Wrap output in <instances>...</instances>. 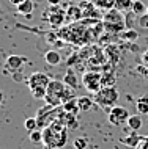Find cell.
<instances>
[{
	"label": "cell",
	"instance_id": "6da1fadb",
	"mask_svg": "<svg viewBox=\"0 0 148 149\" xmlns=\"http://www.w3.org/2000/svg\"><path fill=\"white\" fill-rule=\"evenodd\" d=\"M66 138H68L66 126L60 121H55L51 126L43 129V146L52 149H62L66 144Z\"/></svg>",
	"mask_w": 148,
	"mask_h": 149
},
{
	"label": "cell",
	"instance_id": "7a4b0ae2",
	"mask_svg": "<svg viewBox=\"0 0 148 149\" xmlns=\"http://www.w3.org/2000/svg\"><path fill=\"white\" fill-rule=\"evenodd\" d=\"M102 27L104 31L107 33H123L126 30V24H125V14H121V11H118L117 8L106 11L102 16Z\"/></svg>",
	"mask_w": 148,
	"mask_h": 149
},
{
	"label": "cell",
	"instance_id": "3957f363",
	"mask_svg": "<svg viewBox=\"0 0 148 149\" xmlns=\"http://www.w3.org/2000/svg\"><path fill=\"white\" fill-rule=\"evenodd\" d=\"M120 97V93L115 86H102L98 93H95L93 100L104 110H110L112 107L117 105Z\"/></svg>",
	"mask_w": 148,
	"mask_h": 149
},
{
	"label": "cell",
	"instance_id": "277c9868",
	"mask_svg": "<svg viewBox=\"0 0 148 149\" xmlns=\"http://www.w3.org/2000/svg\"><path fill=\"white\" fill-rule=\"evenodd\" d=\"M63 88H65V82H63V80H51V83L47 85V91H46L44 100L52 107L63 105V102H62Z\"/></svg>",
	"mask_w": 148,
	"mask_h": 149
},
{
	"label": "cell",
	"instance_id": "5b68a950",
	"mask_svg": "<svg viewBox=\"0 0 148 149\" xmlns=\"http://www.w3.org/2000/svg\"><path fill=\"white\" fill-rule=\"evenodd\" d=\"M82 85L85 86L87 91L90 93H98L102 88V75L99 72H85L82 75Z\"/></svg>",
	"mask_w": 148,
	"mask_h": 149
},
{
	"label": "cell",
	"instance_id": "8992f818",
	"mask_svg": "<svg viewBox=\"0 0 148 149\" xmlns=\"http://www.w3.org/2000/svg\"><path fill=\"white\" fill-rule=\"evenodd\" d=\"M129 111L126 110L125 107L121 105H115L112 107L109 110V113H107V119H109V123L112 126H123V124L128 123V119H129Z\"/></svg>",
	"mask_w": 148,
	"mask_h": 149
},
{
	"label": "cell",
	"instance_id": "52a82bcc",
	"mask_svg": "<svg viewBox=\"0 0 148 149\" xmlns=\"http://www.w3.org/2000/svg\"><path fill=\"white\" fill-rule=\"evenodd\" d=\"M49 83H51V79L44 72H33L27 79V85H29L30 90L32 88H47Z\"/></svg>",
	"mask_w": 148,
	"mask_h": 149
},
{
	"label": "cell",
	"instance_id": "ba28073f",
	"mask_svg": "<svg viewBox=\"0 0 148 149\" xmlns=\"http://www.w3.org/2000/svg\"><path fill=\"white\" fill-rule=\"evenodd\" d=\"M29 60L25 57H19V55H10L6 58V68L11 71H16V69H22V66L25 64Z\"/></svg>",
	"mask_w": 148,
	"mask_h": 149
},
{
	"label": "cell",
	"instance_id": "9c48e42d",
	"mask_svg": "<svg viewBox=\"0 0 148 149\" xmlns=\"http://www.w3.org/2000/svg\"><path fill=\"white\" fill-rule=\"evenodd\" d=\"M142 136L137 135V132H133L131 130V134L128 136H123V138H120V143L126 144V146H131V148H137L139 143H140Z\"/></svg>",
	"mask_w": 148,
	"mask_h": 149
},
{
	"label": "cell",
	"instance_id": "30bf717a",
	"mask_svg": "<svg viewBox=\"0 0 148 149\" xmlns=\"http://www.w3.org/2000/svg\"><path fill=\"white\" fill-rule=\"evenodd\" d=\"M44 60L49 66H58L60 61H62V57H60V52L55 49H51L44 54Z\"/></svg>",
	"mask_w": 148,
	"mask_h": 149
},
{
	"label": "cell",
	"instance_id": "8fae6325",
	"mask_svg": "<svg viewBox=\"0 0 148 149\" xmlns=\"http://www.w3.org/2000/svg\"><path fill=\"white\" fill-rule=\"evenodd\" d=\"M93 104H95V100L91 99L90 96H79V97H77V105H79V110H81V111L91 110Z\"/></svg>",
	"mask_w": 148,
	"mask_h": 149
},
{
	"label": "cell",
	"instance_id": "7c38bea8",
	"mask_svg": "<svg viewBox=\"0 0 148 149\" xmlns=\"http://www.w3.org/2000/svg\"><path fill=\"white\" fill-rule=\"evenodd\" d=\"M126 124L133 132H137V130H140L142 126H143V119H142V116H139V115H131Z\"/></svg>",
	"mask_w": 148,
	"mask_h": 149
},
{
	"label": "cell",
	"instance_id": "4fadbf2b",
	"mask_svg": "<svg viewBox=\"0 0 148 149\" xmlns=\"http://www.w3.org/2000/svg\"><path fill=\"white\" fill-rule=\"evenodd\" d=\"M65 14L66 13H63V11H57V13H52L49 16V22H51V25L54 27V29H58V27H62L63 25V22H65Z\"/></svg>",
	"mask_w": 148,
	"mask_h": 149
},
{
	"label": "cell",
	"instance_id": "5bb4252c",
	"mask_svg": "<svg viewBox=\"0 0 148 149\" xmlns=\"http://www.w3.org/2000/svg\"><path fill=\"white\" fill-rule=\"evenodd\" d=\"M91 3H93L95 6L98 8V10H101V11H109L112 10V8H115V2L117 0H90Z\"/></svg>",
	"mask_w": 148,
	"mask_h": 149
},
{
	"label": "cell",
	"instance_id": "9a60e30c",
	"mask_svg": "<svg viewBox=\"0 0 148 149\" xmlns=\"http://www.w3.org/2000/svg\"><path fill=\"white\" fill-rule=\"evenodd\" d=\"M135 108L139 115H148V96H142L135 100Z\"/></svg>",
	"mask_w": 148,
	"mask_h": 149
},
{
	"label": "cell",
	"instance_id": "2e32d148",
	"mask_svg": "<svg viewBox=\"0 0 148 149\" xmlns=\"http://www.w3.org/2000/svg\"><path fill=\"white\" fill-rule=\"evenodd\" d=\"M63 82H65V85L68 86H71V88H77V83H79V80L77 77H76V74H74V71L73 69H68L66 71V74H65V77H63Z\"/></svg>",
	"mask_w": 148,
	"mask_h": 149
},
{
	"label": "cell",
	"instance_id": "e0dca14e",
	"mask_svg": "<svg viewBox=\"0 0 148 149\" xmlns=\"http://www.w3.org/2000/svg\"><path fill=\"white\" fill-rule=\"evenodd\" d=\"M131 11H133V13L139 17V16H142V14L147 13V11H148V6H145V3H143L142 0H134Z\"/></svg>",
	"mask_w": 148,
	"mask_h": 149
},
{
	"label": "cell",
	"instance_id": "ac0fdd59",
	"mask_svg": "<svg viewBox=\"0 0 148 149\" xmlns=\"http://www.w3.org/2000/svg\"><path fill=\"white\" fill-rule=\"evenodd\" d=\"M18 8V13L19 14H24V16H29V14H32V11H33V2L32 0H25V2H22L21 5H18L16 6Z\"/></svg>",
	"mask_w": 148,
	"mask_h": 149
},
{
	"label": "cell",
	"instance_id": "d6986e66",
	"mask_svg": "<svg viewBox=\"0 0 148 149\" xmlns=\"http://www.w3.org/2000/svg\"><path fill=\"white\" fill-rule=\"evenodd\" d=\"M62 107H63V110H65V111H68V113H73V115H77L79 111H81V110H79V105H77V97L68 100V102H65Z\"/></svg>",
	"mask_w": 148,
	"mask_h": 149
},
{
	"label": "cell",
	"instance_id": "ffe728a7",
	"mask_svg": "<svg viewBox=\"0 0 148 149\" xmlns=\"http://www.w3.org/2000/svg\"><path fill=\"white\" fill-rule=\"evenodd\" d=\"M133 2L134 0H117V2H115V8H117L118 11H121V13H128V11H131V8H133Z\"/></svg>",
	"mask_w": 148,
	"mask_h": 149
},
{
	"label": "cell",
	"instance_id": "44dd1931",
	"mask_svg": "<svg viewBox=\"0 0 148 149\" xmlns=\"http://www.w3.org/2000/svg\"><path fill=\"white\" fill-rule=\"evenodd\" d=\"M121 38L125 39V41L135 42V41L139 39V31H135L134 29H126V30L121 33Z\"/></svg>",
	"mask_w": 148,
	"mask_h": 149
},
{
	"label": "cell",
	"instance_id": "7402d4cb",
	"mask_svg": "<svg viewBox=\"0 0 148 149\" xmlns=\"http://www.w3.org/2000/svg\"><path fill=\"white\" fill-rule=\"evenodd\" d=\"M66 14L69 17V21H79L82 17V10H81V6H69Z\"/></svg>",
	"mask_w": 148,
	"mask_h": 149
},
{
	"label": "cell",
	"instance_id": "603a6c76",
	"mask_svg": "<svg viewBox=\"0 0 148 149\" xmlns=\"http://www.w3.org/2000/svg\"><path fill=\"white\" fill-rule=\"evenodd\" d=\"M76 97H77V96H76L74 88H71V86L65 85V88H63V93H62V102L65 104V102H68V100L76 99Z\"/></svg>",
	"mask_w": 148,
	"mask_h": 149
},
{
	"label": "cell",
	"instance_id": "cb8c5ba5",
	"mask_svg": "<svg viewBox=\"0 0 148 149\" xmlns=\"http://www.w3.org/2000/svg\"><path fill=\"white\" fill-rule=\"evenodd\" d=\"M24 127H25V130L29 132V134H32V132H35V130H38V121L36 118H29V119H25V123H24Z\"/></svg>",
	"mask_w": 148,
	"mask_h": 149
},
{
	"label": "cell",
	"instance_id": "d4e9b609",
	"mask_svg": "<svg viewBox=\"0 0 148 149\" xmlns=\"http://www.w3.org/2000/svg\"><path fill=\"white\" fill-rule=\"evenodd\" d=\"M46 91H47V88H32L30 90L32 96H33L35 99H44L46 97Z\"/></svg>",
	"mask_w": 148,
	"mask_h": 149
},
{
	"label": "cell",
	"instance_id": "484cf974",
	"mask_svg": "<svg viewBox=\"0 0 148 149\" xmlns=\"http://www.w3.org/2000/svg\"><path fill=\"white\" fill-rule=\"evenodd\" d=\"M73 146H74V149H85L87 146H88V140L87 138H76L74 140V143H73Z\"/></svg>",
	"mask_w": 148,
	"mask_h": 149
},
{
	"label": "cell",
	"instance_id": "4316f807",
	"mask_svg": "<svg viewBox=\"0 0 148 149\" xmlns=\"http://www.w3.org/2000/svg\"><path fill=\"white\" fill-rule=\"evenodd\" d=\"M30 141L32 143H43V130H35L30 134Z\"/></svg>",
	"mask_w": 148,
	"mask_h": 149
},
{
	"label": "cell",
	"instance_id": "83f0119b",
	"mask_svg": "<svg viewBox=\"0 0 148 149\" xmlns=\"http://www.w3.org/2000/svg\"><path fill=\"white\" fill-rule=\"evenodd\" d=\"M115 85V77L110 74H104L102 75V86H114Z\"/></svg>",
	"mask_w": 148,
	"mask_h": 149
},
{
	"label": "cell",
	"instance_id": "f1b7e54d",
	"mask_svg": "<svg viewBox=\"0 0 148 149\" xmlns=\"http://www.w3.org/2000/svg\"><path fill=\"white\" fill-rule=\"evenodd\" d=\"M139 25H140L142 29H148V13L139 16Z\"/></svg>",
	"mask_w": 148,
	"mask_h": 149
},
{
	"label": "cell",
	"instance_id": "f546056e",
	"mask_svg": "<svg viewBox=\"0 0 148 149\" xmlns=\"http://www.w3.org/2000/svg\"><path fill=\"white\" fill-rule=\"evenodd\" d=\"M135 149H148V136H142L140 143H139V146Z\"/></svg>",
	"mask_w": 148,
	"mask_h": 149
},
{
	"label": "cell",
	"instance_id": "4dcf8cb0",
	"mask_svg": "<svg viewBox=\"0 0 148 149\" xmlns=\"http://www.w3.org/2000/svg\"><path fill=\"white\" fill-rule=\"evenodd\" d=\"M142 64H143L145 68H148V50H145V52L142 54Z\"/></svg>",
	"mask_w": 148,
	"mask_h": 149
},
{
	"label": "cell",
	"instance_id": "1f68e13d",
	"mask_svg": "<svg viewBox=\"0 0 148 149\" xmlns=\"http://www.w3.org/2000/svg\"><path fill=\"white\" fill-rule=\"evenodd\" d=\"M22 2H25V0H10V3H13V5H16V6L21 5Z\"/></svg>",
	"mask_w": 148,
	"mask_h": 149
},
{
	"label": "cell",
	"instance_id": "d6a6232c",
	"mask_svg": "<svg viewBox=\"0 0 148 149\" xmlns=\"http://www.w3.org/2000/svg\"><path fill=\"white\" fill-rule=\"evenodd\" d=\"M2 102H3V93L0 91V105H2Z\"/></svg>",
	"mask_w": 148,
	"mask_h": 149
}]
</instances>
